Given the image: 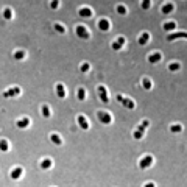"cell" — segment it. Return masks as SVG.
I'll return each instance as SVG.
<instances>
[{
    "label": "cell",
    "instance_id": "obj_4",
    "mask_svg": "<svg viewBox=\"0 0 187 187\" xmlns=\"http://www.w3.org/2000/svg\"><path fill=\"white\" fill-rule=\"evenodd\" d=\"M117 100H118L120 103H123L125 108H128V109H134V106H136V103L132 101L131 98H125L123 95H117Z\"/></svg>",
    "mask_w": 187,
    "mask_h": 187
},
{
    "label": "cell",
    "instance_id": "obj_13",
    "mask_svg": "<svg viewBox=\"0 0 187 187\" xmlns=\"http://www.w3.org/2000/svg\"><path fill=\"white\" fill-rule=\"evenodd\" d=\"M148 41H150V33H146V31H143V33L139 36V39H137V42H139L140 45H145Z\"/></svg>",
    "mask_w": 187,
    "mask_h": 187
},
{
    "label": "cell",
    "instance_id": "obj_10",
    "mask_svg": "<svg viewBox=\"0 0 187 187\" xmlns=\"http://www.w3.org/2000/svg\"><path fill=\"white\" fill-rule=\"evenodd\" d=\"M161 11H162V14H170V12L175 11V5H173L171 2H167V3H164V5H162Z\"/></svg>",
    "mask_w": 187,
    "mask_h": 187
},
{
    "label": "cell",
    "instance_id": "obj_23",
    "mask_svg": "<svg viewBox=\"0 0 187 187\" xmlns=\"http://www.w3.org/2000/svg\"><path fill=\"white\" fill-rule=\"evenodd\" d=\"M179 69H181V62H170L168 64V70L170 72H176Z\"/></svg>",
    "mask_w": 187,
    "mask_h": 187
},
{
    "label": "cell",
    "instance_id": "obj_16",
    "mask_svg": "<svg viewBox=\"0 0 187 187\" xmlns=\"http://www.w3.org/2000/svg\"><path fill=\"white\" fill-rule=\"evenodd\" d=\"M50 140L55 145H62V139L56 134V132H50Z\"/></svg>",
    "mask_w": 187,
    "mask_h": 187
},
{
    "label": "cell",
    "instance_id": "obj_28",
    "mask_svg": "<svg viewBox=\"0 0 187 187\" xmlns=\"http://www.w3.org/2000/svg\"><path fill=\"white\" fill-rule=\"evenodd\" d=\"M140 6L143 9H150L151 8V0H140Z\"/></svg>",
    "mask_w": 187,
    "mask_h": 187
},
{
    "label": "cell",
    "instance_id": "obj_8",
    "mask_svg": "<svg viewBox=\"0 0 187 187\" xmlns=\"http://www.w3.org/2000/svg\"><path fill=\"white\" fill-rule=\"evenodd\" d=\"M98 28H100L101 31H108V30L111 28L109 20H108V19H104V17H103V19H100V20H98Z\"/></svg>",
    "mask_w": 187,
    "mask_h": 187
},
{
    "label": "cell",
    "instance_id": "obj_15",
    "mask_svg": "<svg viewBox=\"0 0 187 187\" xmlns=\"http://www.w3.org/2000/svg\"><path fill=\"white\" fill-rule=\"evenodd\" d=\"M56 94L59 98H64L65 97V89H64V84L62 83H56Z\"/></svg>",
    "mask_w": 187,
    "mask_h": 187
},
{
    "label": "cell",
    "instance_id": "obj_30",
    "mask_svg": "<svg viewBox=\"0 0 187 187\" xmlns=\"http://www.w3.org/2000/svg\"><path fill=\"white\" fill-rule=\"evenodd\" d=\"M170 131L171 132H181L182 131V125H171L170 126Z\"/></svg>",
    "mask_w": 187,
    "mask_h": 187
},
{
    "label": "cell",
    "instance_id": "obj_9",
    "mask_svg": "<svg viewBox=\"0 0 187 187\" xmlns=\"http://www.w3.org/2000/svg\"><path fill=\"white\" fill-rule=\"evenodd\" d=\"M22 173H23V168H22V167H14V168L11 170L9 176H11L12 179H19V178L22 176Z\"/></svg>",
    "mask_w": 187,
    "mask_h": 187
},
{
    "label": "cell",
    "instance_id": "obj_34",
    "mask_svg": "<svg viewBox=\"0 0 187 187\" xmlns=\"http://www.w3.org/2000/svg\"><path fill=\"white\" fill-rule=\"evenodd\" d=\"M50 6H51V9H56V8L59 6V0H51V2H50Z\"/></svg>",
    "mask_w": 187,
    "mask_h": 187
},
{
    "label": "cell",
    "instance_id": "obj_11",
    "mask_svg": "<svg viewBox=\"0 0 187 187\" xmlns=\"http://www.w3.org/2000/svg\"><path fill=\"white\" fill-rule=\"evenodd\" d=\"M76 122H78V125L81 126L83 129H89V122H87V118L84 115H78L76 117Z\"/></svg>",
    "mask_w": 187,
    "mask_h": 187
},
{
    "label": "cell",
    "instance_id": "obj_25",
    "mask_svg": "<svg viewBox=\"0 0 187 187\" xmlns=\"http://www.w3.org/2000/svg\"><path fill=\"white\" fill-rule=\"evenodd\" d=\"M115 11L118 12V14H126V12H128V9H126V6H125L123 3H118V5L115 6Z\"/></svg>",
    "mask_w": 187,
    "mask_h": 187
},
{
    "label": "cell",
    "instance_id": "obj_18",
    "mask_svg": "<svg viewBox=\"0 0 187 187\" xmlns=\"http://www.w3.org/2000/svg\"><path fill=\"white\" fill-rule=\"evenodd\" d=\"M53 165V161L50 157H45V159H42L41 161V168H44V170H47V168H50Z\"/></svg>",
    "mask_w": 187,
    "mask_h": 187
},
{
    "label": "cell",
    "instance_id": "obj_17",
    "mask_svg": "<svg viewBox=\"0 0 187 187\" xmlns=\"http://www.w3.org/2000/svg\"><path fill=\"white\" fill-rule=\"evenodd\" d=\"M25 50H16L14 53H12V56H14V59H17V61H22V59H25Z\"/></svg>",
    "mask_w": 187,
    "mask_h": 187
},
{
    "label": "cell",
    "instance_id": "obj_26",
    "mask_svg": "<svg viewBox=\"0 0 187 187\" xmlns=\"http://www.w3.org/2000/svg\"><path fill=\"white\" fill-rule=\"evenodd\" d=\"M28 123H30V118H28V117H23V118H20L19 122H17V126L25 128V126H28Z\"/></svg>",
    "mask_w": 187,
    "mask_h": 187
},
{
    "label": "cell",
    "instance_id": "obj_1",
    "mask_svg": "<svg viewBox=\"0 0 187 187\" xmlns=\"http://www.w3.org/2000/svg\"><path fill=\"white\" fill-rule=\"evenodd\" d=\"M97 117H98L100 122H101V123H104V125H109V123L112 122V115H111L109 112L98 111V112H97Z\"/></svg>",
    "mask_w": 187,
    "mask_h": 187
},
{
    "label": "cell",
    "instance_id": "obj_5",
    "mask_svg": "<svg viewBox=\"0 0 187 187\" xmlns=\"http://www.w3.org/2000/svg\"><path fill=\"white\" fill-rule=\"evenodd\" d=\"M151 164H153V156H151V154H146L145 157L140 159L139 167H140V168H146V167H150Z\"/></svg>",
    "mask_w": 187,
    "mask_h": 187
},
{
    "label": "cell",
    "instance_id": "obj_6",
    "mask_svg": "<svg viewBox=\"0 0 187 187\" xmlns=\"http://www.w3.org/2000/svg\"><path fill=\"white\" fill-rule=\"evenodd\" d=\"M162 59V55L159 51H153V53H150L148 55V62H151V64H156V62H159Z\"/></svg>",
    "mask_w": 187,
    "mask_h": 187
},
{
    "label": "cell",
    "instance_id": "obj_33",
    "mask_svg": "<svg viewBox=\"0 0 187 187\" xmlns=\"http://www.w3.org/2000/svg\"><path fill=\"white\" fill-rule=\"evenodd\" d=\"M8 148H9V145H8V140L2 139V151H8Z\"/></svg>",
    "mask_w": 187,
    "mask_h": 187
},
{
    "label": "cell",
    "instance_id": "obj_31",
    "mask_svg": "<svg viewBox=\"0 0 187 187\" xmlns=\"http://www.w3.org/2000/svg\"><path fill=\"white\" fill-rule=\"evenodd\" d=\"M143 132H145L143 129H136L134 131V139H142L143 137Z\"/></svg>",
    "mask_w": 187,
    "mask_h": 187
},
{
    "label": "cell",
    "instance_id": "obj_7",
    "mask_svg": "<svg viewBox=\"0 0 187 187\" xmlns=\"http://www.w3.org/2000/svg\"><path fill=\"white\" fill-rule=\"evenodd\" d=\"M98 94L103 103H109V97H108V90L104 89V86H98Z\"/></svg>",
    "mask_w": 187,
    "mask_h": 187
},
{
    "label": "cell",
    "instance_id": "obj_20",
    "mask_svg": "<svg viewBox=\"0 0 187 187\" xmlns=\"http://www.w3.org/2000/svg\"><path fill=\"white\" fill-rule=\"evenodd\" d=\"M2 16H3V19L11 20V19H12V11H11V8H3V11H2Z\"/></svg>",
    "mask_w": 187,
    "mask_h": 187
},
{
    "label": "cell",
    "instance_id": "obj_12",
    "mask_svg": "<svg viewBox=\"0 0 187 187\" xmlns=\"http://www.w3.org/2000/svg\"><path fill=\"white\" fill-rule=\"evenodd\" d=\"M79 16H81V17H92V14H94V12H92V9L89 8V6H83V8H79Z\"/></svg>",
    "mask_w": 187,
    "mask_h": 187
},
{
    "label": "cell",
    "instance_id": "obj_19",
    "mask_svg": "<svg viewBox=\"0 0 187 187\" xmlns=\"http://www.w3.org/2000/svg\"><path fill=\"white\" fill-rule=\"evenodd\" d=\"M14 94H20V87H14L11 90H5L3 92V97H14Z\"/></svg>",
    "mask_w": 187,
    "mask_h": 187
},
{
    "label": "cell",
    "instance_id": "obj_2",
    "mask_svg": "<svg viewBox=\"0 0 187 187\" xmlns=\"http://www.w3.org/2000/svg\"><path fill=\"white\" fill-rule=\"evenodd\" d=\"M75 31H76V34L79 37H83V39H89L90 37V33H89V30L86 28L84 25H76L75 26Z\"/></svg>",
    "mask_w": 187,
    "mask_h": 187
},
{
    "label": "cell",
    "instance_id": "obj_3",
    "mask_svg": "<svg viewBox=\"0 0 187 187\" xmlns=\"http://www.w3.org/2000/svg\"><path fill=\"white\" fill-rule=\"evenodd\" d=\"M125 44H126V37H125V36H118V37H115V39H114V42H112V48H114V50H120Z\"/></svg>",
    "mask_w": 187,
    "mask_h": 187
},
{
    "label": "cell",
    "instance_id": "obj_27",
    "mask_svg": "<svg viewBox=\"0 0 187 187\" xmlns=\"http://www.w3.org/2000/svg\"><path fill=\"white\" fill-rule=\"evenodd\" d=\"M53 28H55L59 34H64V33H65V26H64V25H61V23H58V22H56L55 25H53Z\"/></svg>",
    "mask_w": 187,
    "mask_h": 187
},
{
    "label": "cell",
    "instance_id": "obj_21",
    "mask_svg": "<svg viewBox=\"0 0 187 187\" xmlns=\"http://www.w3.org/2000/svg\"><path fill=\"white\" fill-rule=\"evenodd\" d=\"M76 98L81 100V101L86 100V89H84V87H79V89L76 90Z\"/></svg>",
    "mask_w": 187,
    "mask_h": 187
},
{
    "label": "cell",
    "instance_id": "obj_14",
    "mask_svg": "<svg viewBox=\"0 0 187 187\" xmlns=\"http://www.w3.org/2000/svg\"><path fill=\"white\" fill-rule=\"evenodd\" d=\"M162 28H164L165 31H171V30H175V28H176V22H175V20H170V22H164Z\"/></svg>",
    "mask_w": 187,
    "mask_h": 187
},
{
    "label": "cell",
    "instance_id": "obj_29",
    "mask_svg": "<svg viewBox=\"0 0 187 187\" xmlns=\"http://www.w3.org/2000/svg\"><path fill=\"white\" fill-rule=\"evenodd\" d=\"M89 69H90V64H89V62H83L81 65H79V70H81L83 73H87Z\"/></svg>",
    "mask_w": 187,
    "mask_h": 187
},
{
    "label": "cell",
    "instance_id": "obj_32",
    "mask_svg": "<svg viewBox=\"0 0 187 187\" xmlns=\"http://www.w3.org/2000/svg\"><path fill=\"white\" fill-rule=\"evenodd\" d=\"M148 125H150V122H148V120H143V122H142V123L137 126V129H143V131H145V128L148 126Z\"/></svg>",
    "mask_w": 187,
    "mask_h": 187
},
{
    "label": "cell",
    "instance_id": "obj_24",
    "mask_svg": "<svg viewBox=\"0 0 187 187\" xmlns=\"http://www.w3.org/2000/svg\"><path fill=\"white\" fill-rule=\"evenodd\" d=\"M142 87H145V89H151L153 87V84H151V79L150 78H142Z\"/></svg>",
    "mask_w": 187,
    "mask_h": 187
},
{
    "label": "cell",
    "instance_id": "obj_22",
    "mask_svg": "<svg viewBox=\"0 0 187 187\" xmlns=\"http://www.w3.org/2000/svg\"><path fill=\"white\" fill-rule=\"evenodd\" d=\"M41 114L47 118V117H50V106L48 104H42L41 106Z\"/></svg>",
    "mask_w": 187,
    "mask_h": 187
},
{
    "label": "cell",
    "instance_id": "obj_35",
    "mask_svg": "<svg viewBox=\"0 0 187 187\" xmlns=\"http://www.w3.org/2000/svg\"><path fill=\"white\" fill-rule=\"evenodd\" d=\"M143 187H156V184L154 182H146V184H143Z\"/></svg>",
    "mask_w": 187,
    "mask_h": 187
}]
</instances>
